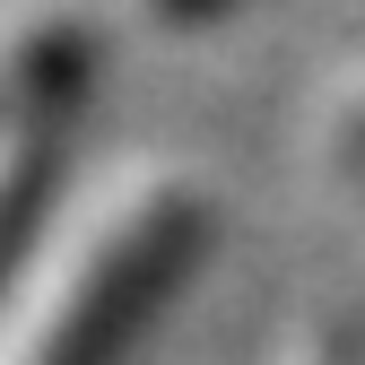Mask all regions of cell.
<instances>
[{
	"mask_svg": "<svg viewBox=\"0 0 365 365\" xmlns=\"http://www.w3.org/2000/svg\"><path fill=\"white\" fill-rule=\"evenodd\" d=\"M192 252H200V209H192V200L140 209V217L96 252L78 304L61 313V331L43 339V365H122V348L140 339V322L165 304V287L192 269Z\"/></svg>",
	"mask_w": 365,
	"mask_h": 365,
	"instance_id": "6da1fadb",
	"label": "cell"
},
{
	"mask_svg": "<svg viewBox=\"0 0 365 365\" xmlns=\"http://www.w3.org/2000/svg\"><path fill=\"white\" fill-rule=\"evenodd\" d=\"M356 165H365V122H356Z\"/></svg>",
	"mask_w": 365,
	"mask_h": 365,
	"instance_id": "7a4b0ae2",
	"label": "cell"
}]
</instances>
